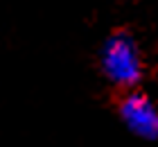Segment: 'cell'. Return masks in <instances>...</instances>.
I'll return each mask as SVG.
<instances>
[{
  "label": "cell",
  "mask_w": 158,
  "mask_h": 147,
  "mask_svg": "<svg viewBox=\"0 0 158 147\" xmlns=\"http://www.w3.org/2000/svg\"><path fill=\"white\" fill-rule=\"evenodd\" d=\"M118 115L127 129L145 141H158V102L142 91H127L118 100Z\"/></svg>",
  "instance_id": "cell-2"
},
{
  "label": "cell",
  "mask_w": 158,
  "mask_h": 147,
  "mask_svg": "<svg viewBox=\"0 0 158 147\" xmlns=\"http://www.w3.org/2000/svg\"><path fill=\"white\" fill-rule=\"evenodd\" d=\"M99 66H102L104 77L111 84L127 88V91H131L140 82L142 70H145L138 43L124 29L113 32L104 41L102 52H99Z\"/></svg>",
  "instance_id": "cell-1"
}]
</instances>
